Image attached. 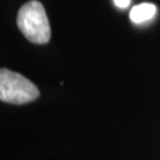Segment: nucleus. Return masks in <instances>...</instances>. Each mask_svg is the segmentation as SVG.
Instances as JSON below:
<instances>
[{"mask_svg": "<svg viewBox=\"0 0 160 160\" xmlns=\"http://www.w3.org/2000/svg\"><path fill=\"white\" fill-rule=\"evenodd\" d=\"M39 90L23 75L8 69H0V100L6 103L24 104L34 101Z\"/></svg>", "mask_w": 160, "mask_h": 160, "instance_id": "obj_2", "label": "nucleus"}, {"mask_svg": "<svg viewBox=\"0 0 160 160\" xmlns=\"http://www.w3.org/2000/svg\"><path fill=\"white\" fill-rule=\"evenodd\" d=\"M17 25L26 39L34 44H46L51 37V30L45 8L38 0L24 4L18 11Z\"/></svg>", "mask_w": 160, "mask_h": 160, "instance_id": "obj_1", "label": "nucleus"}, {"mask_svg": "<svg viewBox=\"0 0 160 160\" xmlns=\"http://www.w3.org/2000/svg\"><path fill=\"white\" fill-rule=\"evenodd\" d=\"M116 7L119 8H127L129 4H131V0H113Z\"/></svg>", "mask_w": 160, "mask_h": 160, "instance_id": "obj_4", "label": "nucleus"}, {"mask_svg": "<svg viewBox=\"0 0 160 160\" xmlns=\"http://www.w3.org/2000/svg\"><path fill=\"white\" fill-rule=\"evenodd\" d=\"M157 14V6L149 2H142L133 6L129 12V18L134 24H143L153 19Z\"/></svg>", "mask_w": 160, "mask_h": 160, "instance_id": "obj_3", "label": "nucleus"}]
</instances>
